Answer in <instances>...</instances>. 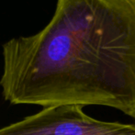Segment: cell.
Returning a JSON list of instances; mask_svg holds the SVG:
<instances>
[{"label":"cell","mask_w":135,"mask_h":135,"mask_svg":"<svg viewBox=\"0 0 135 135\" xmlns=\"http://www.w3.org/2000/svg\"><path fill=\"white\" fill-rule=\"evenodd\" d=\"M0 135H135V123L96 119L80 106L42 108L0 129Z\"/></svg>","instance_id":"2"},{"label":"cell","mask_w":135,"mask_h":135,"mask_svg":"<svg viewBox=\"0 0 135 135\" xmlns=\"http://www.w3.org/2000/svg\"><path fill=\"white\" fill-rule=\"evenodd\" d=\"M13 105L104 106L135 119V0H58L44 28L3 44Z\"/></svg>","instance_id":"1"}]
</instances>
